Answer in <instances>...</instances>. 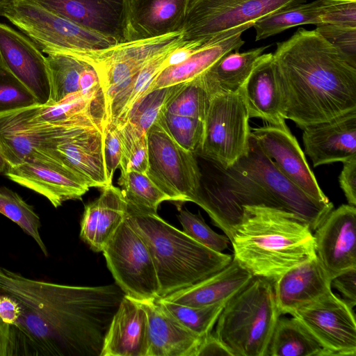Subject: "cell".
Instances as JSON below:
<instances>
[{
    "label": "cell",
    "mask_w": 356,
    "mask_h": 356,
    "mask_svg": "<svg viewBox=\"0 0 356 356\" xmlns=\"http://www.w3.org/2000/svg\"><path fill=\"white\" fill-rule=\"evenodd\" d=\"M108 268L125 295L159 298V284L149 250L128 213L102 250Z\"/></svg>",
    "instance_id": "obj_11"
},
{
    "label": "cell",
    "mask_w": 356,
    "mask_h": 356,
    "mask_svg": "<svg viewBox=\"0 0 356 356\" xmlns=\"http://www.w3.org/2000/svg\"><path fill=\"white\" fill-rule=\"evenodd\" d=\"M243 32V30H236L207 41L184 62L163 68L156 76L147 92L197 78L224 55L238 50L245 43L241 38Z\"/></svg>",
    "instance_id": "obj_28"
},
{
    "label": "cell",
    "mask_w": 356,
    "mask_h": 356,
    "mask_svg": "<svg viewBox=\"0 0 356 356\" xmlns=\"http://www.w3.org/2000/svg\"><path fill=\"white\" fill-rule=\"evenodd\" d=\"M266 356H327L316 338L296 318H279Z\"/></svg>",
    "instance_id": "obj_30"
},
{
    "label": "cell",
    "mask_w": 356,
    "mask_h": 356,
    "mask_svg": "<svg viewBox=\"0 0 356 356\" xmlns=\"http://www.w3.org/2000/svg\"><path fill=\"white\" fill-rule=\"evenodd\" d=\"M46 62L50 83L48 102L58 103L70 95L81 92V76L88 63L60 54H47Z\"/></svg>",
    "instance_id": "obj_32"
},
{
    "label": "cell",
    "mask_w": 356,
    "mask_h": 356,
    "mask_svg": "<svg viewBox=\"0 0 356 356\" xmlns=\"http://www.w3.org/2000/svg\"><path fill=\"white\" fill-rule=\"evenodd\" d=\"M17 0H0V16L3 17Z\"/></svg>",
    "instance_id": "obj_51"
},
{
    "label": "cell",
    "mask_w": 356,
    "mask_h": 356,
    "mask_svg": "<svg viewBox=\"0 0 356 356\" xmlns=\"http://www.w3.org/2000/svg\"><path fill=\"white\" fill-rule=\"evenodd\" d=\"M163 310L195 335L203 338L211 332L226 302L192 307L176 304L163 298L156 300Z\"/></svg>",
    "instance_id": "obj_35"
},
{
    "label": "cell",
    "mask_w": 356,
    "mask_h": 356,
    "mask_svg": "<svg viewBox=\"0 0 356 356\" xmlns=\"http://www.w3.org/2000/svg\"><path fill=\"white\" fill-rule=\"evenodd\" d=\"M148 318L139 302L124 295L106 331L100 356H147Z\"/></svg>",
    "instance_id": "obj_23"
},
{
    "label": "cell",
    "mask_w": 356,
    "mask_h": 356,
    "mask_svg": "<svg viewBox=\"0 0 356 356\" xmlns=\"http://www.w3.org/2000/svg\"><path fill=\"white\" fill-rule=\"evenodd\" d=\"M37 104L34 95L0 65V115Z\"/></svg>",
    "instance_id": "obj_40"
},
{
    "label": "cell",
    "mask_w": 356,
    "mask_h": 356,
    "mask_svg": "<svg viewBox=\"0 0 356 356\" xmlns=\"http://www.w3.org/2000/svg\"><path fill=\"white\" fill-rule=\"evenodd\" d=\"M0 356H12L10 327L0 318Z\"/></svg>",
    "instance_id": "obj_49"
},
{
    "label": "cell",
    "mask_w": 356,
    "mask_h": 356,
    "mask_svg": "<svg viewBox=\"0 0 356 356\" xmlns=\"http://www.w3.org/2000/svg\"><path fill=\"white\" fill-rule=\"evenodd\" d=\"M122 143L121 171L134 170L146 173L148 166V149L146 134L129 122L115 125Z\"/></svg>",
    "instance_id": "obj_37"
},
{
    "label": "cell",
    "mask_w": 356,
    "mask_h": 356,
    "mask_svg": "<svg viewBox=\"0 0 356 356\" xmlns=\"http://www.w3.org/2000/svg\"><path fill=\"white\" fill-rule=\"evenodd\" d=\"M0 65L20 81L40 104L50 98L46 57L26 36L0 23Z\"/></svg>",
    "instance_id": "obj_19"
},
{
    "label": "cell",
    "mask_w": 356,
    "mask_h": 356,
    "mask_svg": "<svg viewBox=\"0 0 356 356\" xmlns=\"http://www.w3.org/2000/svg\"><path fill=\"white\" fill-rule=\"evenodd\" d=\"M307 0H191L181 29L184 41H208L247 29L265 16Z\"/></svg>",
    "instance_id": "obj_8"
},
{
    "label": "cell",
    "mask_w": 356,
    "mask_h": 356,
    "mask_svg": "<svg viewBox=\"0 0 356 356\" xmlns=\"http://www.w3.org/2000/svg\"><path fill=\"white\" fill-rule=\"evenodd\" d=\"M159 120L177 143L195 155L198 154L203 139L204 121L166 111L161 115Z\"/></svg>",
    "instance_id": "obj_39"
},
{
    "label": "cell",
    "mask_w": 356,
    "mask_h": 356,
    "mask_svg": "<svg viewBox=\"0 0 356 356\" xmlns=\"http://www.w3.org/2000/svg\"><path fill=\"white\" fill-rule=\"evenodd\" d=\"M331 284L342 295L352 308L356 305V268L343 271L332 278Z\"/></svg>",
    "instance_id": "obj_45"
},
{
    "label": "cell",
    "mask_w": 356,
    "mask_h": 356,
    "mask_svg": "<svg viewBox=\"0 0 356 356\" xmlns=\"http://www.w3.org/2000/svg\"><path fill=\"white\" fill-rule=\"evenodd\" d=\"M11 181L46 197L57 208L81 199L90 188L79 174L54 159H35L9 166L4 172Z\"/></svg>",
    "instance_id": "obj_15"
},
{
    "label": "cell",
    "mask_w": 356,
    "mask_h": 356,
    "mask_svg": "<svg viewBox=\"0 0 356 356\" xmlns=\"http://www.w3.org/2000/svg\"><path fill=\"white\" fill-rule=\"evenodd\" d=\"M273 57L286 120L302 129L356 109V67L316 29H298Z\"/></svg>",
    "instance_id": "obj_2"
},
{
    "label": "cell",
    "mask_w": 356,
    "mask_h": 356,
    "mask_svg": "<svg viewBox=\"0 0 356 356\" xmlns=\"http://www.w3.org/2000/svg\"><path fill=\"white\" fill-rule=\"evenodd\" d=\"M179 211L177 218L182 225V231L186 235L201 245L218 252H222L228 248V237L211 229L200 213L194 214L187 209Z\"/></svg>",
    "instance_id": "obj_41"
},
{
    "label": "cell",
    "mask_w": 356,
    "mask_h": 356,
    "mask_svg": "<svg viewBox=\"0 0 356 356\" xmlns=\"http://www.w3.org/2000/svg\"><path fill=\"white\" fill-rule=\"evenodd\" d=\"M325 0L302 3L270 13L253 25L255 40L259 41L304 24H320Z\"/></svg>",
    "instance_id": "obj_31"
},
{
    "label": "cell",
    "mask_w": 356,
    "mask_h": 356,
    "mask_svg": "<svg viewBox=\"0 0 356 356\" xmlns=\"http://www.w3.org/2000/svg\"><path fill=\"white\" fill-rule=\"evenodd\" d=\"M210 101L211 97L197 76L184 84L170 102L166 112L204 122Z\"/></svg>",
    "instance_id": "obj_38"
},
{
    "label": "cell",
    "mask_w": 356,
    "mask_h": 356,
    "mask_svg": "<svg viewBox=\"0 0 356 356\" xmlns=\"http://www.w3.org/2000/svg\"><path fill=\"white\" fill-rule=\"evenodd\" d=\"M191 0H128L127 41L181 31Z\"/></svg>",
    "instance_id": "obj_24"
},
{
    "label": "cell",
    "mask_w": 356,
    "mask_h": 356,
    "mask_svg": "<svg viewBox=\"0 0 356 356\" xmlns=\"http://www.w3.org/2000/svg\"><path fill=\"white\" fill-rule=\"evenodd\" d=\"M316 338L327 356L356 355V322L353 308L332 291L291 314Z\"/></svg>",
    "instance_id": "obj_14"
},
{
    "label": "cell",
    "mask_w": 356,
    "mask_h": 356,
    "mask_svg": "<svg viewBox=\"0 0 356 356\" xmlns=\"http://www.w3.org/2000/svg\"><path fill=\"white\" fill-rule=\"evenodd\" d=\"M316 252L332 278L356 268V208L342 204L331 210L314 230Z\"/></svg>",
    "instance_id": "obj_17"
},
{
    "label": "cell",
    "mask_w": 356,
    "mask_h": 356,
    "mask_svg": "<svg viewBox=\"0 0 356 356\" xmlns=\"http://www.w3.org/2000/svg\"><path fill=\"white\" fill-rule=\"evenodd\" d=\"M302 130L305 153L314 167L356 158V109Z\"/></svg>",
    "instance_id": "obj_20"
},
{
    "label": "cell",
    "mask_w": 356,
    "mask_h": 356,
    "mask_svg": "<svg viewBox=\"0 0 356 356\" xmlns=\"http://www.w3.org/2000/svg\"><path fill=\"white\" fill-rule=\"evenodd\" d=\"M47 54H70L117 44L44 8L32 0H17L3 16Z\"/></svg>",
    "instance_id": "obj_7"
},
{
    "label": "cell",
    "mask_w": 356,
    "mask_h": 356,
    "mask_svg": "<svg viewBox=\"0 0 356 356\" xmlns=\"http://www.w3.org/2000/svg\"><path fill=\"white\" fill-rule=\"evenodd\" d=\"M252 276L234 259L220 270L196 284L161 298L176 304L202 307L227 302Z\"/></svg>",
    "instance_id": "obj_27"
},
{
    "label": "cell",
    "mask_w": 356,
    "mask_h": 356,
    "mask_svg": "<svg viewBox=\"0 0 356 356\" xmlns=\"http://www.w3.org/2000/svg\"><path fill=\"white\" fill-rule=\"evenodd\" d=\"M251 136L278 170L291 183L314 200L328 204L305 154L287 126L265 125L251 128Z\"/></svg>",
    "instance_id": "obj_16"
},
{
    "label": "cell",
    "mask_w": 356,
    "mask_h": 356,
    "mask_svg": "<svg viewBox=\"0 0 356 356\" xmlns=\"http://www.w3.org/2000/svg\"><path fill=\"white\" fill-rule=\"evenodd\" d=\"M232 356L225 345L211 332L202 339L195 356Z\"/></svg>",
    "instance_id": "obj_47"
},
{
    "label": "cell",
    "mask_w": 356,
    "mask_h": 356,
    "mask_svg": "<svg viewBox=\"0 0 356 356\" xmlns=\"http://www.w3.org/2000/svg\"><path fill=\"white\" fill-rule=\"evenodd\" d=\"M339 184L348 204L356 206V158L343 162Z\"/></svg>",
    "instance_id": "obj_46"
},
{
    "label": "cell",
    "mask_w": 356,
    "mask_h": 356,
    "mask_svg": "<svg viewBox=\"0 0 356 356\" xmlns=\"http://www.w3.org/2000/svg\"><path fill=\"white\" fill-rule=\"evenodd\" d=\"M181 31L157 38L127 41L95 50L67 54L92 65L97 72L106 104L113 92L156 56L182 42Z\"/></svg>",
    "instance_id": "obj_12"
},
{
    "label": "cell",
    "mask_w": 356,
    "mask_h": 356,
    "mask_svg": "<svg viewBox=\"0 0 356 356\" xmlns=\"http://www.w3.org/2000/svg\"><path fill=\"white\" fill-rule=\"evenodd\" d=\"M296 214L266 206H245L229 241L233 259L252 277L272 282L315 258L314 234Z\"/></svg>",
    "instance_id": "obj_4"
},
{
    "label": "cell",
    "mask_w": 356,
    "mask_h": 356,
    "mask_svg": "<svg viewBox=\"0 0 356 356\" xmlns=\"http://www.w3.org/2000/svg\"><path fill=\"white\" fill-rule=\"evenodd\" d=\"M238 92L245 101L250 118H260L269 125L287 126L273 53L260 56Z\"/></svg>",
    "instance_id": "obj_21"
},
{
    "label": "cell",
    "mask_w": 356,
    "mask_h": 356,
    "mask_svg": "<svg viewBox=\"0 0 356 356\" xmlns=\"http://www.w3.org/2000/svg\"><path fill=\"white\" fill-rule=\"evenodd\" d=\"M20 315V307L13 297L0 293V318L10 325L17 321Z\"/></svg>",
    "instance_id": "obj_48"
},
{
    "label": "cell",
    "mask_w": 356,
    "mask_h": 356,
    "mask_svg": "<svg viewBox=\"0 0 356 356\" xmlns=\"http://www.w3.org/2000/svg\"><path fill=\"white\" fill-rule=\"evenodd\" d=\"M268 47L264 46L243 52L236 50L227 53L200 75L198 77L211 98L238 92Z\"/></svg>",
    "instance_id": "obj_29"
},
{
    "label": "cell",
    "mask_w": 356,
    "mask_h": 356,
    "mask_svg": "<svg viewBox=\"0 0 356 356\" xmlns=\"http://www.w3.org/2000/svg\"><path fill=\"white\" fill-rule=\"evenodd\" d=\"M122 157L121 140L115 125L104 129V159L108 181L112 184L115 170L120 167Z\"/></svg>",
    "instance_id": "obj_44"
},
{
    "label": "cell",
    "mask_w": 356,
    "mask_h": 356,
    "mask_svg": "<svg viewBox=\"0 0 356 356\" xmlns=\"http://www.w3.org/2000/svg\"><path fill=\"white\" fill-rule=\"evenodd\" d=\"M332 278L319 259L299 264L273 282L280 314L291 315L331 290Z\"/></svg>",
    "instance_id": "obj_22"
},
{
    "label": "cell",
    "mask_w": 356,
    "mask_h": 356,
    "mask_svg": "<svg viewBox=\"0 0 356 356\" xmlns=\"http://www.w3.org/2000/svg\"><path fill=\"white\" fill-rule=\"evenodd\" d=\"M128 215L152 254L159 298L196 284L232 260L230 254L213 251L194 241L157 213L141 212L128 207Z\"/></svg>",
    "instance_id": "obj_5"
},
{
    "label": "cell",
    "mask_w": 356,
    "mask_h": 356,
    "mask_svg": "<svg viewBox=\"0 0 356 356\" xmlns=\"http://www.w3.org/2000/svg\"><path fill=\"white\" fill-rule=\"evenodd\" d=\"M149 178L177 207L195 200L202 172L195 154L177 143L159 119L146 133Z\"/></svg>",
    "instance_id": "obj_9"
},
{
    "label": "cell",
    "mask_w": 356,
    "mask_h": 356,
    "mask_svg": "<svg viewBox=\"0 0 356 356\" xmlns=\"http://www.w3.org/2000/svg\"><path fill=\"white\" fill-rule=\"evenodd\" d=\"M118 184L128 207L141 212L156 213L161 202L170 201L146 173L121 171Z\"/></svg>",
    "instance_id": "obj_33"
},
{
    "label": "cell",
    "mask_w": 356,
    "mask_h": 356,
    "mask_svg": "<svg viewBox=\"0 0 356 356\" xmlns=\"http://www.w3.org/2000/svg\"><path fill=\"white\" fill-rule=\"evenodd\" d=\"M0 213L19 225L35 240L43 254L48 255L47 249L40 234V217L33 207L19 194L5 186H0Z\"/></svg>",
    "instance_id": "obj_36"
},
{
    "label": "cell",
    "mask_w": 356,
    "mask_h": 356,
    "mask_svg": "<svg viewBox=\"0 0 356 356\" xmlns=\"http://www.w3.org/2000/svg\"><path fill=\"white\" fill-rule=\"evenodd\" d=\"M127 213V202L121 189L113 184L103 187L99 196L85 206L80 237L93 251L102 252Z\"/></svg>",
    "instance_id": "obj_25"
},
{
    "label": "cell",
    "mask_w": 356,
    "mask_h": 356,
    "mask_svg": "<svg viewBox=\"0 0 356 356\" xmlns=\"http://www.w3.org/2000/svg\"><path fill=\"white\" fill-rule=\"evenodd\" d=\"M38 105L0 115V138L8 167L35 159L60 161L56 154L58 140L65 127L76 120L63 124L41 122L35 115Z\"/></svg>",
    "instance_id": "obj_13"
},
{
    "label": "cell",
    "mask_w": 356,
    "mask_h": 356,
    "mask_svg": "<svg viewBox=\"0 0 356 356\" xmlns=\"http://www.w3.org/2000/svg\"><path fill=\"white\" fill-rule=\"evenodd\" d=\"M209 162L213 172L207 182H201L194 203L229 239L245 206H266L293 213L312 231L333 209L332 202L314 200L288 180L251 134L248 153L232 165L222 168Z\"/></svg>",
    "instance_id": "obj_3"
},
{
    "label": "cell",
    "mask_w": 356,
    "mask_h": 356,
    "mask_svg": "<svg viewBox=\"0 0 356 356\" xmlns=\"http://www.w3.org/2000/svg\"><path fill=\"white\" fill-rule=\"evenodd\" d=\"M50 12L116 43L127 41L128 0H32Z\"/></svg>",
    "instance_id": "obj_18"
},
{
    "label": "cell",
    "mask_w": 356,
    "mask_h": 356,
    "mask_svg": "<svg viewBox=\"0 0 356 356\" xmlns=\"http://www.w3.org/2000/svg\"><path fill=\"white\" fill-rule=\"evenodd\" d=\"M315 29L356 67V26L319 24Z\"/></svg>",
    "instance_id": "obj_42"
},
{
    "label": "cell",
    "mask_w": 356,
    "mask_h": 356,
    "mask_svg": "<svg viewBox=\"0 0 356 356\" xmlns=\"http://www.w3.org/2000/svg\"><path fill=\"white\" fill-rule=\"evenodd\" d=\"M320 24L356 26V0H325Z\"/></svg>",
    "instance_id": "obj_43"
},
{
    "label": "cell",
    "mask_w": 356,
    "mask_h": 356,
    "mask_svg": "<svg viewBox=\"0 0 356 356\" xmlns=\"http://www.w3.org/2000/svg\"><path fill=\"white\" fill-rule=\"evenodd\" d=\"M8 167V159L6 156L4 146L0 138V172H5Z\"/></svg>",
    "instance_id": "obj_50"
},
{
    "label": "cell",
    "mask_w": 356,
    "mask_h": 356,
    "mask_svg": "<svg viewBox=\"0 0 356 356\" xmlns=\"http://www.w3.org/2000/svg\"><path fill=\"white\" fill-rule=\"evenodd\" d=\"M0 293L20 315L10 325L12 356H100L125 293L117 284L80 286L31 279L0 266Z\"/></svg>",
    "instance_id": "obj_1"
},
{
    "label": "cell",
    "mask_w": 356,
    "mask_h": 356,
    "mask_svg": "<svg viewBox=\"0 0 356 356\" xmlns=\"http://www.w3.org/2000/svg\"><path fill=\"white\" fill-rule=\"evenodd\" d=\"M185 83L159 88L146 92L133 104L122 122H129L146 134L166 111L170 102Z\"/></svg>",
    "instance_id": "obj_34"
},
{
    "label": "cell",
    "mask_w": 356,
    "mask_h": 356,
    "mask_svg": "<svg viewBox=\"0 0 356 356\" xmlns=\"http://www.w3.org/2000/svg\"><path fill=\"white\" fill-rule=\"evenodd\" d=\"M280 316L273 282L252 277L225 303L214 334L232 356H266Z\"/></svg>",
    "instance_id": "obj_6"
},
{
    "label": "cell",
    "mask_w": 356,
    "mask_h": 356,
    "mask_svg": "<svg viewBox=\"0 0 356 356\" xmlns=\"http://www.w3.org/2000/svg\"><path fill=\"white\" fill-rule=\"evenodd\" d=\"M250 119L239 92L211 97L197 155L222 168L232 165L248 152Z\"/></svg>",
    "instance_id": "obj_10"
},
{
    "label": "cell",
    "mask_w": 356,
    "mask_h": 356,
    "mask_svg": "<svg viewBox=\"0 0 356 356\" xmlns=\"http://www.w3.org/2000/svg\"><path fill=\"white\" fill-rule=\"evenodd\" d=\"M137 300V299H136ZM148 318L147 356H195L201 337L165 313L156 300H137Z\"/></svg>",
    "instance_id": "obj_26"
}]
</instances>
